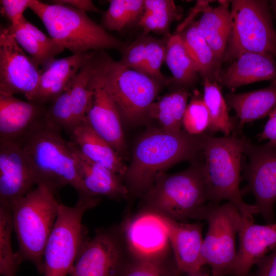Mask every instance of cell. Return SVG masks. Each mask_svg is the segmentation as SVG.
<instances>
[{"instance_id":"cell-32","label":"cell","mask_w":276,"mask_h":276,"mask_svg":"<svg viewBox=\"0 0 276 276\" xmlns=\"http://www.w3.org/2000/svg\"><path fill=\"white\" fill-rule=\"evenodd\" d=\"M94 54L95 52L68 85L76 125L84 119L91 98L90 81L94 68Z\"/></svg>"},{"instance_id":"cell-14","label":"cell","mask_w":276,"mask_h":276,"mask_svg":"<svg viewBox=\"0 0 276 276\" xmlns=\"http://www.w3.org/2000/svg\"><path fill=\"white\" fill-rule=\"evenodd\" d=\"M42 70L19 45L8 26L0 31V95L21 94L32 102Z\"/></svg>"},{"instance_id":"cell-18","label":"cell","mask_w":276,"mask_h":276,"mask_svg":"<svg viewBox=\"0 0 276 276\" xmlns=\"http://www.w3.org/2000/svg\"><path fill=\"white\" fill-rule=\"evenodd\" d=\"M238 234L239 247L231 273L248 276L251 267L276 246V223L259 225L244 218Z\"/></svg>"},{"instance_id":"cell-7","label":"cell","mask_w":276,"mask_h":276,"mask_svg":"<svg viewBox=\"0 0 276 276\" xmlns=\"http://www.w3.org/2000/svg\"><path fill=\"white\" fill-rule=\"evenodd\" d=\"M230 4L233 25L223 61H233L246 52L276 58V30L269 2L233 0Z\"/></svg>"},{"instance_id":"cell-45","label":"cell","mask_w":276,"mask_h":276,"mask_svg":"<svg viewBox=\"0 0 276 276\" xmlns=\"http://www.w3.org/2000/svg\"><path fill=\"white\" fill-rule=\"evenodd\" d=\"M186 275L187 276H209V275L205 273L202 269Z\"/></svg>"},{"instance_id":"cell-36","label":"cell","mask_w":276,"mask_h":276,"mask_svg":"<svg viewBox=\"0 0 276 276\" xmlns=\"http://www.w3.org/2000/svg\"><path fill=\"white\" fill-rule=\"evenodd\" d=\"M120 276H180L174 258L150 261L129 259Z\"/></svg>"},{"instance_id":"cell-2","label":"cell","mask_w":276,"mask_h":276,"mask_svg":"<svg viewBox=\"0 0 276 276\" xmlns=\"http://www.w3.org/2000/svg\"><path fill=\"white\" fill-rule=\"evenodd\" d=\"M61 131L44 119L18 142L32 173L35 184L55 192L70 185L83 196V189L74 149Z\"/></svg>"},{"instance_id":"cell-9","label":"cell","mask_w":276,"mask_h":276,"mask_svg":"<svg viewBox=\"0 0 276 276\" xmlns=\"http://www.w3.org/2000/svg\"><path fill=\"white\" fill-rule=\"evenodd\" d=\"M244 218L231 202L221 205L209 202L201 208L197 219L206 220L208 228L201 255L204 265L210 266L212 276L231 273L237 255L236 234Z\"/></svg>"},{"instance_id":"cell-29","label":"cell","mask_w":276,"mask_h":276,"mask_svg":"<svg viewBox=\"0 0 276 276\" xmlns=\"http://www.w3.org/2000/svg\"><path fill=\"white\" fill-rule=\"evenodd\" d=\"M179 8L172 0H144V12L139 20L144 33L154 32L166 36L169 33L171 24L181 16Z\"/></svg>"},{"instance_id":"cell-31","label":"cell","mask_w":276,"mask_h":276,"mask_svg":"<svg viewBox=\"0 0 276 276\" xmlns=\"http://www.w3.org/2000/svg\"><path fill=\"white\" fill-rule=\"evenodd\" d=\"M144 9V0H111L103 12L101 26L106 30L119 31L139 20Z\"/></svg>"},{"instance_id":"cell-5","label":"cell","mask_w":276,"mask_h":276,"mask_svg":"<svg viewBox=\"0 0 276 276\" xmlns=\"http://www.w3.org/2000/svg\"><path fill=\"white\" fill-rule=\"evenodd\" d=\"M59 203L54 192L42 186L30 191L11 206L13 230L21 262L32 263L43 274L44 251L57 218Z\"/></svg>"},{"instance_id":"cell-26","label":"cell","mask_w":276,"mask_h":276,"mask_svg":"<svg viewBox=\"0 0 276 276\" xmlns=\"http://www.w3.org/2000/svg\"><path fill=\"white\" fill-rule=\"evenodd\" d=\"M203 81L218 82L221 65L213 50L199 32L197 22L190 24L179 33Z\"/></svg>"},{"instance_id":"cell-34","label":"cell","mask_w":276,"mask_h":276,"mask_svg":"<svg viewBox=\"0 0 276 276\" xmlns=\"http://www.w3.org/2000/svg\"><path fill=\"white\" fill-rule=\"evenodd\" d=\"M45 121L49 125L69 133L76 126V122L68 86L65 90L51 102L47 109Z\"/></svg>"},{"instance_id":"cell-4","label":"cell","mask_w":276,"mask_h":276,"mask_svg":"<svg viewBox=\"0 0 276 276\" xmlns=\"http://www.w3.org/2000/svg\"><path fill=\"white\" fill-rule=\"evenodd\" d=\"M30 9L50 37L73 54L105 49L123 50V43L86 13L71 6L32 0Z\"/></svg>"},{"instance_id":"cell-20","label":"cell","mask_w":276,"mask_h":276,"mask_svg":"<svg viewBox=\"0 0 276 276\" xmlns=\"http://www.w3.org/2000/svg\"><path fill=\"white\" fill-rule=\"evenodd\" d=\"M71 144L77 159L83 189V196L79 198L105 196L118 199L127 197L129 191L122 177L103 165L87 159Z\"/></svg>"},{"instance_id":"cell-1","label":"cell","mask_w":276,"mask_h":276,"mask_svg":"<svg viewBox=\"0 0 276 276\" xmlns=\"http://www.w3.org/2000/svg\"><path fill=\"white\" fill-rule=\"evenodd\" d=\"M201 152L200 135L185 131L174 133L160 128L143 134L136 143L123 177L129 192L144 195L166 171L185 160H194Z\"/></svg>"},{"instance_id":"cell-43","label":"cell","mask_w":276,"mask_h":276,"mask_svg":"<svg viewBox=\"0 0 276 276\" xmlns=\"http://www.w3.org/2000/svg\"><path fill=\"white\" fill-rule=\"evenodd\" d=\"M263 131L257 135L259 141L269 140L268 144L276 147V106L268 115Z\"/></svg>"},{"instance_id":"cell-46","label":"cell","mask_w":276,"mask_h":276,"mask_svg":"<svg viewBox=\"0 0 276 276\" xmlns=\"http://www.w3.org/2000/svg\"><path fill=\"white\" fill-rule=\"evenodd\" d=\"M269 2L271 8V10L273 12L274 16L276 19V0H272Z\"/></svg>"},{"instance_id":"cell-38","label":"cell","mask_w":276,"mask_h":276,"mask_svg":"<svg viewBox=\"0 0 276 276\" xmlns=\"http://www.w3.org/2000/svg\"><path fill=\"white\" fill-rule=\"evenodd\" d=\"M8 27L19 45L41 67V70L44 69L52 62L20 20L16 24H9Z\"/></svg>"},{"instance_id":"cell-19","label":"cell","mask_w":276,"mask_h":276,"mask_svg":"<svg viewBox=\"0 0 276 276\" xmlns=\"http://www.w3.org/2000/svg\"><path fill=\"white\" fill-rule=\"evenodd\" d=\"M46 111L43 105L0 95V140L19 142L44 119Z\"/></svg>"},{"instance_id":"cell-11","label":"cell","mask_w":276,"mask_h":276,"mask_svg":"<svg viewBox=\"0 0 276 276\" xmlns=\"http://www.w3.org/2000/svg\"><path fill=\"white\" fill-rule=\"evenodd\" d=\"M108 57L107 55L95 53L90 81L91 96L84 120L124 158L126 155L127 145L123 122L106 85L105 72Z\"/></svg>"},{"instance_id":"cell-8","label":"cell","mask_w":276,"mask_h":276,"mask_svg":"<svg viewBox=\"0 0 276 276\" xmlns=\"http://www.w3.org/2000/svg\"><path fill=\"white\" fill-rule=\"evenodd\" d=\"M98 197L79 198L74 206L61 203L44 251V276H66L86 241L82 217L100 202Z\"/></svg>"},{"instance_id":"cell-33","label":"cell","mask_w":276,"mask_h":276,"mask_svg":"<svg viewBox=\"0 0 276 276\" xmlns=\"http://www.w3.org/2000/svg\"><path fill=\"white\" fill-rule=\"evenodd\" d=\"M13 230L10 207L0 204V273L2 276H15L21 262L13 251L11 234Z\"/></svg>"},{"instance_id":"cell-40","label":"cell","mask_w":276,"mask_h":276,"mask_svg":"<svg viewBox=\"0 0 276 276\" xmlns=\"http://www.w3.org/2000/svg\"><path fill=\"white\" fill-rule=\"evenodd\" d=\"M26 29L31 33L38 43L41 46L48 58L53 61L55 57L65 49L51 37L48 36L28 21L24 16L20 20Z\"/></svg>"},{"instance_id":"cell-6","label":"cell","mask_w":276,"mask_h":276,"mask_svg":"<svg viewBox=\"0 0 276 276\" xmlns=\"http://www.w3.org/2000/svg\"><path fill=\"white\" fill-rule=\"evenodd\" d=\"M202 166L195 162L180 172L162 175L143 195L144 210L180 222L197 219L208 201Z\"/></svg>"},{"instance_id":"cell-15","label":"cell","mask_w":276,"mask_h":276,"mask_svg":"<svg viewBox=\"0 0 276 276\" xmlns=\"http://www.w3.org/2000/svg\"><path fill=\"white\" fill-rule=\"evenodd\" d=\"M244 154L248 158L244 176L246 190L255 198L258 213L267 224L274 223L273 205L276 201V147L267 143L252 144L248 139Z\"/></svg>"},{"instance_id":"cell-37","label":"cell","mask_w":276,"mask_h":276,"mask_svg":"<svg viewBox=\"0 0 276 276\" xmlns=\"http://www.w3.org/2000/svg\"><path fill=\"white\" fill-rule=\"evenodd\" d=\"M209 125V113L203 98H194L188 104L183 115L185 131L191 135H199L208 131Z\"/></svg>"},{"instance_id":"cell-30","label":"cell","mask_w":276,"mask_h":276,"mask_svg":"<svg viewBox=\"0 0 276 276\" xmlns=\"http://www.w3.org/2000/svg\"><path fill=\"white\" fill-rule=\"evenodd\" d=\"M202 98L210 116L208 132L214 133L220 131L224 135H229L235 125L229 115L227 105L218 81H203Z\"/></svg>"},{"instance_id":"cell-39","label":"cell","mask_w":276,"mask_h":276,"mask_svg":"<svg viewBox=\"0 0 276 276\" xmlns=\"http://www.w3.org/2000/svg\"><path fill=\"white\" fill-rule=\"evenodd\" d=\"M148 35L144 33L126 48H124L119 62L124 66L142 73Z\"/></svg>"},{"instance_id":"cell-10","label":"cell","mask_w":276,"mask_h":276,"mask_svg":"<svg viewBox=\"0 0 276 276\" xmlns=\"http://www.w3.org/2000/svg\"><path fill=\"white\" fill-rule=\"evenodd\" d=\"M105 81L123 122L135 124L148 118V110L166 84L108 58Z\"/></svg>"},{"instance_id":"cell-25","label":"cell","mask_w":276,"mask_h":276,"mask_svg":"<svg viewBox=\"0 0 276 276\" xmlns=\"http://www.w3.org/2000/svg\"><path fill=\"white\" fill-rule=\"evenodd\" d=\"M227 106L233 108L239 120L238 128L244 124L268 116L276 106V80L268 86L243 93L225 95Z\"/></svg>"},{"instance_id":"cell-16","label":"cell","mask_w":276,"mask_h":276,"mask_svg":"<svg viewBox=\"0 0 276 276\" xmlns=\"http://www.w3.org/2000/svg\"><path fill=\"white\" fill-rule=\"evenodd\" d=\"M35 182L21 145L0 140V204L11 208Z\"/></svg>"},{"instance_id":"cell-22","label":"cell","mask_w":276,"mask_h":276,"mask_svg":"<svg viewBox=\"0 0 276 276\" xmlns=\"http://www.w3.org/2000/svg\"><path fill=\"white\" fill-rule=\"evenodd\" d=\"M93 53L89 52L55 58L42 70L32 102L44 105L53 101L65 90L71 80L91 58Z\"/></svg>"},{"instance_id":"cell-21","label":"cell","mask_w":276,"mask_h":276,"mask_svg":"<svg viewBox=\"0 0 276 276\" xmlns=\"http://www.w3.org/2000/svg\"><path fill=\"white\" fill-rule=\"evenodd\" d=\"M265 80H276L275 58L266 54L246 52L221 73L218 83L234 91L239 87Z\"/></svg>"},{"instance_id":"cell-24","label":"cell","mask_w":276,"mask_h":276,"mask_svg":"<svg viewBox=\"0 0 276 276\" xmlns=\"http://www.w3.org/2000/svg\"><path fill=\"white\" fill-rule=\"evenodd\" d=\"M230 1H223L215 7L208 5L202 11L197 26L199 32L222 63L231 36L233 18L229 9Z\"/></svg>"},{"instance_id":"cell-3","label":"cell","mask_w":276,"mask_h":276,"mask_svg":"<svg viewBox=\"0 0 276 276\" xmlns=\"http://www.w3.org/2000/svg\"><path fill=\"white\" fill-rule=\"evenodd\" d=\"M248 139L224 135L216 137L208 133L200 135L203 154L202 172L208 201L219 204L224 200L233 203L240 213L254 221L258 213L255 205L245 203L239 189L241 159Z\"/></svg>"},{"instance_id":"cell-17","label":"cell","mask_w":276,"mask_h":276,"mask_svg":"<svg viewBox=\"0 0 276 276\" xmlns=\"http://www.w3.org/2000/svg\"><path fill=\"white\" fill-rule=\"evenodd\" d=\"M160 216L167 228L174 260L180 275L202 269L204 265L201 255L203 224L188 223Z\"/></svg>"},{"instance_id":"cell-12","label":"cell","mask_w":276,"mask_h":276,"mask_svg":"<svg viewBox=\"0 0 276 276\" xmlns=\"http://www.w3.org/2000/svg\"><path fill=\"white\" fill-rule=\"evenodd\" d=\"M129 260L119 227L96 231L83 244L70 276H120Z\"/></svg>"},{"instance_id":"cell-42","label":"cell","mask_w":276,"mask_h":276,"mask_svg":"<svg viewBox=\"0 0 276 276\" xmlns=\"http://www.w3.org/2000/svg\"><path fill=\"white\" fill-rule=\"evenodd\" d=\"M256 264V271L248 276H276V246L269 255H265Z\"/></svg>"},{"instance_id":"cell-27","label":"cell","mask_w":276,"mask_h":276,"mask_svg":"<svg viewBox=\"0 0 276 276\" xmlns=\"http://www.w3.org/2000/svg\"><path fill=\"white\" fill-rule=\"evenodd\" d=\"M188 97V91L184 88L164 96L151 105L148 118L157 121L160 128L166 131L181 132Z\"/></svg>"},{"instance_id":"cell-44","label":"cell","mask_w":276,"mask_h":276,"mask_svg":"<svg viewBox=\"0 0 276 276\" xmlns=\"http://www.w3.org/2000/svg\"><path fill=\"white\" fill-rule=\"evenodd\" d=\"M51 4L67 5L77 10L85 12L100 13L101 10L97 8L90 0H55L52 1Z\"/></svg>"},{"instance_id":"cell-35","label":"cell","mask_w":276,"mask_h":276,"mask_svg":"<svg viewBox=\"0 0 276 276\" xmlns=\"http://www.w3.org/2000/svg\"><path fill=\"white\" fill-rule=\"evenodd\" d=\"M166 39L156 38L148 35L145 49L144 62L142 73L167 84L170 82L161 72L160 68L165 61Z\"/></svg>"},{"instance_id":"cell-13","label":"cell","mask_w":276,"mask_h":276,"mask_svg":"<svg viewBox=\"0 0 276 276\" xmlns=\"http://www.w3.org/2000/svg\"><path fill=\"white\" fill-rule=\"evenodd\" d=\"M142 211L126 219L119 227L129 259L150 261L170 260L171 247L162 218L150 211Z\"/></svg>"},{"instance_id":"cell-28","label":"cell","mask_w":276,"mask_h":276,"mask_svg":"<svg viewBox=\"0 0 276 276\" xmlns=\"http://www.w3.org/2000/svg\"><path fill=\"white\" fill-rule=\"evenodd\" d=\"M165 61L172 74V81L180 88H186L197 82L199 76L197 67L179 34L168 38Z\"/></svg>"},{"instance_id":"cell-23","label":"cell","mask_w":276,"mask_h":276,"mask_svg":"<svg viewBox=\"0 0 276 276\" xmlns=\"http://www.w3.org/2000/svg\"><path fill=\"white\" fill-rule=\"evenodd\" d=\"M70 141L87 159L117 174L123 179L127 166L114 148L96 133L84 119L70 132Z\"/></svg>"},{"instance_id":"cell-41","label":"cell","mask_w":276,"mask_h":276,"mask_svg":"<svg viewBox=\"0 0 276 276\" xmlns=\"http://www.w3.org/2000/svg\"><path fill=\"white\" fill-rule=\"evenodd\" d=\"M32 0H1V14L10 21V24L18 22L24 16V13Z\"/></svg>"}]
</instances>
